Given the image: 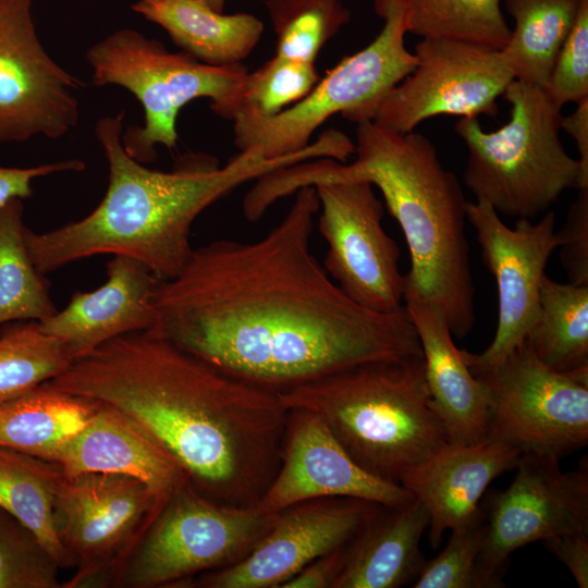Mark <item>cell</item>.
<instances>
[{
	"label": "cell",
	"instance_id": "cell-1",
	"mask_svg": "<svg viewBox=\"0 0 588 588\" xmlns=\"http://www.w3.org/2000/svg\"><path fill=\"white\" fill-rule=\"evenodd\" d=\"M295 193L260 240L210 242L194 248L175 277L159 280L151 331L274 393L364 363L422 355L405 306L369 310L329 278L309 245L316 188Z\"/></svg>",
	"mask_w": 588,
	"mask_h": 588
},
{
	"label": "cell",
	"instance_id": "cell-2",
	"mask_svg": "<svg viewBox=\"0 0 588 588\" xmlns=\"http://www.w3.org/2000/svg\"><path fill=\"white\" fill-rule=\"evenodd\" d=\"M50 382L131 420L219 503L256 506L279 469L289 411L278 393L229 377L151 330L106 342Z\"/></svg>",
	"mask_w": 588,
	"mask_h": 588
},
{
	"label": "cell",
	"instance_id": "cell-3",
	"mask_svg": "<svg viewBox=\"0 0 588 588\" xmlns=\"http://www.w3.org/2000/svg\"><path fill=\"white\" fill-rule=\"evenodd\" d=\"M123 120L121 111L99 119L95 126L109 169L107 192L98 206L52 231L36 233L25 226L28 254L41 274L110 254L140 262L159 280L171 279L191 258V228L205 209L248 181L324 155L323 144L316 140L275 159L240 151L222 168L213 157L188 154L173 170L160 171L125 151Z\"/></svg>",
	"mask_w": 588,
	"mask_h": 588
},
{
	"label": "cell",
	"instance_id": "cell-4",
	"mask_svg": "<svg viewBox=\"0 0 588 588\" xmlns=\"http://www.w3.org/2000/svg\"><path fill=\"white\" fill-rule=\"evenodd\" d=\"M356 159L316 158L262 175L256 193L266 205L327 180L367 181L380 189L409 252L405 290L437 305L453 336L475 323V287L466 237V205L456 175L445 169L432 142L371 121L357 123Z\"/></svg>",
	"mask_w": 588,
	"mask_h": 588
},
{
	"label": "cell",
	"instance_id": "cell-5",
	"mask_svg": "<svg viewBox=\"0 0 588 588\" xmlns=\"http://www.w3.org/2000/svg\"><path fill=\"white\" fill-rule=\"evenodd\" d=\"M278 395L287 411L321 417L360 467L390 482L448 443L424 355L364 363Z\"/></svg>",
	"mask_w": 588,
	"mask_h": 588
},
{
	"label": "cell",
	"instance_id": "cell-6",
	"mask_svg": "<svg viewBox=\"0 0 588 588\" xmlns=\"http://www.w3.org/2000/svg\"><path fill=\"white\" fill-rule=\"evenodd\" d=\"M502 96L511 105L510 119L497 131L486 132L477 118H460L454 125L467 148L464 182L499 215L531 220L588 181L563 146L561 111L543 89L514 79Z\"/></svg>",
	"mask_w": 588,
	"mask_h": 588
},
{
	"label": "cell",
	"instance_id": "cell-7",
	"mask_svg": "<svg viewBox=\"0 0 588 588\" xmlns=\"http://www.w3.org/2000/svg\"><path fill=\"white\" fill-rule=\"evenodd\" d=\"M384 20L377 37L358 52L342 59L301 101L270 118L234 121V144L266 159L299 151L313 133L332 115L359 123L365 113L416 66L405 46V0H373Z\"/></svg>",
	"mask_w": 588,
	"mask_h": 588
},
{
	"label": "cell",
	"instance_id": "cell-8",
	"mask_svg": "<svg viewBox=\"0 0 588 588\" xmlns=\"http://www.w3.org/2000/svg\"><path fill=\"white\" fill-rule=\"evenodd\" d=\"M86 60L96 85L121 86L142 103L144 125L128 127L122 144L143 164L156 159L157 145L176 146V119L186 103L201 97L220 101L247 73L242 63L217 66L184 51L170 52L160 41L131 28L93 45Z\"/></svg>",
	"mask_w": 588,
	"mask_h": 588
},
{
	"label": "cell",
	"instance_id": "cell-9",
	"mask_svg": "<svg viewBox=\"0 0 588 588\" xmlns=\"http://www.w3.org/2000/svg\"><path fill=\"white\" fill-rule=\"evenodd\" d=\"M274 515L256 506L219 503L187 483L149 524L114 586L170 587L231 566L267 534Z\"/></svg>",
	"mask_w": 588,
	"mask_h": 588
},
{
	"label": "cell",
	"instance_id": "cell-10",
	"mask_svg": "<svg viewBox=\"0 0 588 588\" xmlns=\"http://www.w3.org/2000/svg\"><path fill=\"white\" fill-rule=\"evenodd\" d=\"M467 367L488 402V439L558 460L588 444V368L556 371L527 338L493 365Z\"/></svg>",
	"mask_w": 588,
	"mask_h": 588
},
{
	"label": "cell",
	"instance_id": "cell-11",
	"mask_svg": "<svg viewBox=\"0 0 588 588\" xmlns=\"http://www.w3.org/2000/svg\"><path fill=\"white\" fill-rule=\"evenodd\" d=\"M156 515L150 491L136 478L107 473L63 474L54 499V523L75 573L62 587L114 586Z\"/></svg>",
	"mask_w": 588,
	"mask_h": 588
},
{
	"label": "cell",
	"instance_id": "cell-12",
	"mask_svg": "<svg viewBox=\"0 0 588 588\" xmlns=\"http://www.w3.org/2000/svg\"><path fill=\"white\" fill-rule=\"evenodd\" d=\"M414 54L417 62L413 72L382 96L360 122L408 133L441 114L494 118L498 98L514 81L502 51L481 45L421 38Z\"/></svg>",
	"mask_w": 588,
	"mask_h": 588
},
{
	"label": "cell",
	"instance_id": "cell-13",
	"mask_svg": "<svg viewBox=\"0 0 588 588\" xmlns=\"http://www.w3.org/2000/svg\"><path fill=\"white\" fill-rule=\"evenodd\" d=\"M319 199V231L328 245L324 268L339 289L376 313L402 308L405 275L400 248L382 226L383 204L360 180H327L313 185Z\"/></svg>",
	"mask_w": 588,
	"mask_h": 588
},
{
	"label": "cell",
	"instance_id": "cell-14",
	"mask_svg": "<svg viewBox=\"0 0 588 588\" xmlns=\"http://www.w3.org/2000/svg\"><path fill=\"white\" fill-rule=\"evenodd\" d=\"M558 458L522 454L504 491L481 503L487 526L478 568L489 588L504 587L511 553L536 541L588 531V468L562 471Z\"/></svg>",
	"mask_w": 588,
	"mask_h": 588
},
{
	"label": "cell",
	"instance_id": "cell-15",
	"mask_svg": "<svg viewBox=\"0 0 588 588\" xmlns=\"http://www.w3.org/2000/svg\"><path fill=\"white\" fill-rule=\"evenodd\" d=\"M34 0H0V144L42 135L57 139L78 123L84 85L41 45Z\"/></svg>",
	"mask_w": 588,
	"mask_h": 588
},
{
	"label": "cell",
	"instance_id": "cell-16",
	"mask_svg": "<svg viewBox=\"0 0 588 588\" xmlns=\"http://www.w3.org/2000/svg\"><path fill=\"white\" fill-rule=\"evenodd\" d=\"M466 218L476 231L483 262L498 290V324L491 344L479 354L461 350L466 365L490 366L526 338L539 307V290L552 253L560 246L553 211L536 223L516 219L507 226L483 199L467 201Z\"/></svg>",
	"mask_w": 588,
	"mask_h": 588
},
{
	"label": "cell",
	"instance_id": "cell-17",
	"mask_svg": "<svg viewBox=\"0 0 588 588\" xmlns=\"http://www.w3.org/2000/svg\"><path fill=\"white\" fill-rule=\"evenodd\" d=\"M381 505L355 498L304 501L275 513L237 563L203 575L206 588H280L319 556L347 544Z\"/></svg>",
	"mask_w": 588,
	"mask_h": 588
},
{
	"label": "cell",
	"instance_id": "cell-18",
	"mask_svg": "<svg viewBox=\"0 0 588 588\" xmlns=\"http://www.w3.org/2000/svg\"><path fill=\"white\" fill-rule=\"evenodd\" d=\"M322 498H355L383 506L414 499L403 486L360 467L321 417L290 409L279 469L256 507L274 514Z\"/></svg>",
	"mask_w": 588,
	"mask_h": 588
},
{
	"label": "cell",
	"instance_id": "cell-19",
	"mask_svg": "<svg viewBox=\"0 0 588 588\" xmlns=\"http://www.w3.org/2000/svg\"><path fill=\"white\" fill-rule=\"evenodd\" d=\"M520 455L517 449L488 438L470 444L448 442L403 477L401 486L429 513L433 549L445 530L462 528L482 514L483 492L494 478L515 468Z\"/></svg>",
	"mask_w": 588,
	"mask_h": 588
},
{
	"label": "cell",
	"instance_id": "cell-20",
	"mask_svg": "<svg viewBox=\"0 0 588 588\" xmlns=\"http://www.w3.org/2000/svg\"><path fill=\"white\" fill-rule=\"evenodd\" d=\"M157 279L144 265L124 256L107 264V281L90 292H75L66 307L40 322L61 340L73 359L115 338L152 330L157 322Z\"/></svg>",
	"mask_w": 588,
	"mask_h": 588
},
{
	"label": "cell",
	"instance_id": "cell-21",
	"mask_svg": "<svg viewBox=\"0 0 588 588\" xmlns=\"http://www.w3.org/2000/svg\"><path fill=\"white\" fill-rule=\"evenodd\" d=\"M65 476L125 475L150 491L157 514L189 478L157 441L120 413L100 404L89 421L53 457Z\"/></svg>",
	"mask_w": 588,
	"mask_h": 588
},
{
	"label": "cell",
	"instance_id": "cell-22",
	"mask_svg": "<svg viewBox=\"0 0 588 588\" xmlns=\"http://www.w3.org/2000/svg\"><path fill=\"white\" fill-rule=\"evenodd\" d=\"M403 302L420 341L427 385L448 442L470 444L487 439L485 392L455 346L443 314L412 290H405Z\"/></svg>",
	"mask_w": 588,
	"mask_h": 588
},
{
	"label": "cell",
	"instance_id": "cell-23",
	"mask_svg": "<svg viewBox=\"0 0 588 588\" xmlns=\"http://www.w3.org/2000/svg\"><path fill=\"white\" fill-rule=\"evenodd\" d=\"M429 523L427 509L416 498L381 505L347 543L332 588H397L416 578L426 561L419 543Z\"/></svg>",
	"mask_w": 588,
	"mask_h": 588
},
{
	"label": "cell",
	"instance_id": "cell-24",
	"mask_svg": "<svg viewBox=\"0 0 588 588\" xmlns=\"http://www.w3.org/2000/svg\"><path fill=\"white\" fill-rule=\"evenodd\" d=\"M132 9L166 29L184 52L210 65L241 63L264 33L255 15L223 14L205 0H138Z\"/></svg>",
	"mask_w": 588,
	"mask_h": 588
},
{
	"label": "cell",
	"instance_id": "cell-25",
	"mask_svg": "<svg viewBox=\"0 0 588 588\" xmlns=\"http://www.w3.org/2000/svg\"><path fill=\"white\" fill-rule=\"evenodd\" d=\"M99 406L44 382L0 404V445L52 462Z\"/></svg>",
	"mask_w": 588,
	"mask_h": 588
},
{
	"label": "cell",
	"instance_id": "cell-26",
	"mask_svg": "<svg viewBox=\"0 0 588 588\" xmlns=\"http://www.w3.org/2000/svg\"><path fill=\"white\" fill-rule=\"evenodd\" d=\"M581 0H505L515 27L501 49L514 79L543 89Z\"/></svg>",
	"mask_w": 588,
	"mask_h": 588
},
{
	"label": "cell",
	"instance_id": "cell-27",
	"mask_svg": "<svg viewBox=\"0 0 588 588\" xmlns=\"http://www.w3.org/2000/svg\"><path fill=\"white\" fill-rule=\"evenodd\" d=\"M59 464L0 445V507L32 529L57 560L70 567L54 523Z\"/></svg>",
	"mask_w": 588,
	"mask_h": 588
},
{
	"label": "cell",
	"instance_id": "cell-28",
	"mask_svg": "<svg viewBox=\"0 0 588 588\" xmlns=\"http://www.w3.org/2000/svg\"><path fill=\"white\" fill-rule=\"evenodd\" d=\"M527 340L537 357L560 372L588 368V284L542 278Z\"/></svg>",
	"mask_w": 588,
	"mask_h": 588
},
{
	"label": "cell",
	"instance_id": "cell-29",
	"mask_svg": "<svg viewBox=\"0 0 588 588\" xmlns=\"http://www.w3.org/2000/svg\"><path fill=\"white\" fill-rule=\"evenodd\" d=\"M23 203L0 207V324L44 321L56 311L49 283L33 264L24 238Z\"/></svg>",
	"mask_w": 588,
	"mask_h": 588
},
{
	"label": "cell",
	"instance_id": "cell-30",
	"mask_svg": "<svg viewBox=\"0 0 588 588\" xmlns=\"http://www.w3.org/2000/svg\"><path fill=\"white\" fill-rule=\"evenodd\" d=\"M315 63L275 56L246 73L230 94L209 105L217 115L232 120L270 118L301 101L318 83Z\"/></svg>",
	"mask_w": 588,
	"mask_h": 588
},
{
	"label": "cell",
	"instance_id": "cell-31",
	"mask_svg": "<svg viewBox=\"0 0 588 588\" xmlns=\"http://www.w3.org/2000/svg\"><path fill=\"white\" fill-rule=\"evenodd\" d=\"M407 33L503 49L510 40L501 0H405Z\"/></svg>",
	"mask_w": 588,
	"mask_h": 588
},
{
	"label": "cell",
	"instance_id": "cell-32",
	"mask_svg": "<svg viewBox=\"0 0 588 588\" xmlns=\"http://www.w3.org/2000/svg\"><path fill=\"white\" fill-rule=\"evenodd\" d=\"M65 344L39 321L7 322L0 329V404L60 376L73 362Z\"/></svg>",
	"mask_w": 588,
	"mask_h": 588
},
{
	"label": "cell",
	"instance_id": "cell-33",
	"mask_svg": "<svg viewBox=\"0 0 588 588\" xmlns=\"http://www.w3.org/2000/svg\"><path fill=\"white\" fill-rule=\"evenodd\" d=\"M275 56L315 63L321 48L350 22L342 0H267Z\"/></svg>",
	"mask_w": 588,
	"mask_h": 588
},
{
	"label": "cell",
	"instance_id": "cell-34",
	"mask_svg": "<svg viewBox=\"0 0 588 588\" xmlns=\"http://www.w3.org/2000/svg\"><path fill=\"white\" fill-rule=\"evenodd\" d=\"M60 569L37 535L0 507V588H61Z\"/></svg>",
	"mask_w": 588,
	"mask_h": 588
},
{
	"label": "cell",
	"instance_id": "cell-35",
	"mask_svg": "<svg viewBox=\"0 0 588 588\" xmlns=\"http://www.w3.org/2000/svg\"><path fill=\"white\" fill-rule=\"evenodd\" d=\"M486 532L482 510V514L470 524L451 530L445 548L432 560L425 561L412 587L489 588L477 564Z\"/></svg>",
	"mask_w": 588,
	"mask_h": 588
},
{
	"label": "cell",
	"instance_id": "cell-36",
	"mask_svg": "<svg viewBox=\"0 0 588 588\" xmlns=\"http://www.w3.org/2000/svg\"><path fill=\"white\" fill-rule=\"evenodd\" d=\"M544 93L558 109L588 98V0H581L575 23L554 62Z\"/></svg>",
	"mask_w": 588,
	"mask_h": 588
},
{
	"label": "cell",
	"instance_id": "cell-37",
	"mask_svg": "<svg viewBox=\"0 0 588 588\" xmlns=\"http://www.w3.org/2000/svg\"><path fill=\"white\" fill-rule=\"evenodd\" d=\"M560 258L573 284H588V187L579 188L559 231Z\"/></svg>",
	"mask_w": 588,
	"mask_h": 588
},
{
	"label": "cell",
	"instance_id": "cell-38",
	"mask_svg": "<svg viewBox=\"0 0 588 588\" xmlns=\"http://www.w3.org/2000/svg\"><path fill=\"white\" fill-rule=\"evenodd\" d=\"M85 169V163L78 159L44 163L30 168L0 167V207L13 198H28L33 195V180L59 172Z\"/></svg>",
	"mask_w": 588,
	"mask_h": 588
},
{
	"label": "cell",
	"instance_id": "cell-39",
	"mask_svg": "<svg viewBox=\"0 0 588 588\" xmlns=\"http://www.w3.org/2000/svg\"><path fill=\"white\" fill-rule=\"evenodd\" d=\"M569 569L580 588L588 587V531H577L553 537L543 541Z\"/></svg>",
	"mask_w": 588,
	"mask_h": 588
},
{
	"label": "cell",
	"instance_id": "cell-40",
	"mask_svg": "<svg viewBox=\"0 0 588 588\" xmlns=\"http://www.w3.org/2000/svg\"><path fill=\"white\" fill-rule=\"evenodd\" d=\"M346 546L314 560L280 588H332L344 565Z\"/></svg>",
	"mask_w": 588,
	"mask_h": 588
},
{
	"label": "cell",
	"instance_id": "cell-41",
	"mask_svg": "<svg viewBox=\"0 0 588 588\" xmlns=\"http://www.w3.org/2000/svg\"><path fill=\"white\" fill-rule=\"evenodd\" d=\"M560 126L575 139L583 176L588 181V98L576 103L571 114L562 115Z\"/></svg>",
	"mask_w": 588,
	"mask_h": 588
},
{
	"label": "cell",
	"instance_id": "cell-42",
	"mask_svg": "<svg viewBox=\"0 0 588 588\" xmlns=\"http://www.w3.org/2000/svg\"><path fill=\"white\" fill-rule=\"evenodd\" d=\"M215 11L222 12L226 0H205Z\"/></svg>",
	"mask_w": 588,
	"mask_h": 588
}]
</instances>
